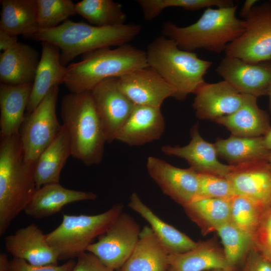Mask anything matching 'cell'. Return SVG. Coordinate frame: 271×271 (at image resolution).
Masks as SVG:
<instances>
[{"mask_svg": "<svg viewBox=\"0 0 271 271\" xmlns=\"http://www.w3.org/2000/svg\"><path fill=\"white\" fill-rule=\"evenodd\" d=\"M249 253L244 271H271V261L264 257L254 247Z\"/></svg>", "mask_w": 271, "mask_h": 271, "instance_id": "obj_40", "label": "cell"}, {"mask_svg": "<svg viewBox=\"0 0 271 271\" xmlns=\"http://www.w3.org/2000/svg\"><path fill=\"white\" fill-rule=\"evenodd\" d=\"M218 156L234 166H245L267 162L270 152L263 137L246 138L231 136L217 139L214 143Z\"/></svg>", "mask_w": 271, "mask_h": 271, "instance_id": "obj_26", "label": "cell"}, {"mask_svg": "<svg viewBox=\"0 0 271 271\" xmlns=\"http://www.w3.org/2000/svg\"><path fill=\"white\" fill-rule=\"evenodd\" d=\"M210 271H233L232 269H216Z\"/></svg>", "mask_w": 271, "mask_h": 271, "instance_id": "obj_47", "label": "cell"}, {"mask_svg": "<svg viewBox=\"0 0 271 271\" xmlns=\"http://www.w3.org/2000/svg\"><path fill=\"white\" fill-rule=\"evenodd\" d=\"M244 20V32L227 46L225 56L252 63L271 61V2L255 5Z\"/></svg>", "mask_w": 271, "mask_h": 271, "instance_id": "obj_9", "label": "cell"}, {"mask_svg": "<svg viewBox=\"0 0 271 271\" xmlns=\"http://www.w3.org/2000/svg\"><path fill=\"white\" fill-rule=\"evenodd\" d=\"M58 86L53 87L36 108L26 114L19 131L24 161L34 164L61 130L56 115Z\"/></svg>", "mask_w": 271, "mask_h": 271, "instance_id": "obj_8", "label": "cell"}, {"mask_svg": "<svg viewBox=\"0 0 271 271\" xmlns=\"http://www.w3.org/2000/svg\"><path fill=\"white\" fill-rule=\"evenodd\" d=\"M265 209L252 200L236 195L230 199V221L253 238Z\"/></svg>", "mask_w": 271, "mask_h": 271, "instance_id": "obj_34", "label": "cell"}, {"mask_svg": "<svg viewBox=\"0 0 271 271\" xmlns=\"http://www.w3.org/2000/svg\"><path fill=\"white\" fill-rule=\"evenodd\" d=\"M170 266L177 271H206L232 269L223 251L209 241L197 242L193 249L183 253H170Z\"/></svg>", "mask_w": 271, "mask_h": 271, "instance_id": "obj_27", "label": "cell"}, {"mask_svg": "<svg viewBox=\"0 0 271 271\" xmlns=\"http://www.w3.org/2000/svg\"><path fill=\"white\" fill-rule=\"evenodd\" d=\"M237 6L206 9L194 23L179 27L171 22L162 27L163 36L175 41L182 50L193 52L203 49L219 53L241 36L244 20L236 16Z\"/></svg>", "mask_w": 271, "mask_h": 271, "instance_id": "obj_2", "label": "cell"}, {"mask_svg": "<svg viewBox=\"0 0 271 271\" xmlns=\"http://www.w3.org/2000/svg\"><path fill=\"white\" fill-rule=\"evenodd\" d=\"M165 126L160 108L135 105L115 140L131 146L143 145L160 139Z\"/></svg>", "mask_w": 271, "mask_h": 271, "instance_id": "obj_18", "label": "cell"}, {"mask_svg": "<svg viewBox=\"0 0 271 271\" xmlns=\"http://www.w3.org/2000/svg\"><path fill=\"white\" fill-rule=\"evenodd\" d=\"M71 271H114L105 266L96 256L85 251L77 257Z\"/></svg>", "mask_w": 271, "mask_h": 271, "instance_id": "obj_39", "label": "cell"}, {"mask_svg": "<svg viewBox=\"0 0 271 271\" xmlns=\"http://www.w3.org/2000/svg\"><path fill=\"white\" fill-rule=\"evenodd\" d=\"M123 205H114L99 214H63L60 225L46 234L49 244L58 253L59 260L78 257L87 251L96 237L103 234L118 215Z\"/></svg>", "mask_w": 271, "mask_h": 271, "instance_id": "obj_7", "label": "cell"}, {"mask_svg": "<svg viewBox=\"0 0 271 271\" xmlns=\"http://www.w3.org/2000/svg\"><path fill=\"white\" fill-rule=\"evenodd\" d=\"M167 271H177V270H176L175 269H174L172 268V267H171V269H170V270L168 269Z\"/></svg>", "mask_w": 271, "mask_h": 271, "instance_id": "obj_48", "label": "cell"}, {"mask_svg": "<svg viewBox=\"0 0 271 271\" xmlns=\"http://www.w3.org/2000/svg\"><path fill=\"white\" fill-rule=\"evenodd\" d=\"M118 84L135 105L160 108L166 99L176 95L175 90L150 66L120 77Z\"/></svg>", "mask_w": 271, "mask_h": 271, "instance_id": "obj_15", "label": "cell"}, {"mask_svg": "<svg viewBox=\"0 0 271 271\" xmlns=\"http://www.w3.org/2000/svg\"><path fill=\"white\" fill-rule=\"evenodd\" d=\"M267 95L269 97L268 107H269V111L271 113V82L269 85V88Z\"/></svg>", "mask_w": 271, "mask_h": 271, "instance_id": "obj_45", "label": "cell"}, {"mask_svg": "<svg viewBox=\"0 0 271 271\" xmlns=\"http://www.w3.org/2000/svg\"><path fill=\"white\" fill-rule=\"evenodd\" d=\"M264 142L266 148L271 150V128L267 133L263 136Z\"/></svg>", "mask_w": 271, "mask_h": 271, "instance_id": "obj_44", "label": "cell"}, {"mask_svg": "<svg viewBox=\"0 0 271 271\" xmlns=\"http://www.w3.org/2000/svg\"><path fill=\"white\" fill-rule=\"evenodd\" d=\"M42 53L29 100L27 114L32 112L55 86L64 83L66 67L61 62L60 50L55 45L41 42Z\"/></svg>", "mask_w": 271, "mask_h": 271, "instance_id": "obj_21", "label": "cell"}, {"mask_svg": "<svg viewBox=\"0 0 271 271\" xmlns=\"http://www.w3.org/2000/svg\"><path fill=\"white\" fill-rule=\"evenodd\" d=\"M141 231L137 221L122 212L98 240L89 245L86 251L94 254L108 267L120 269L133 251Z\"/></svg>", "mask_w": 271, "mask_h": 271, "instance_id": "obj_10", "label": "cell"}, {"mask_svg": "<svg viewBox=\"0 0 271 271\" xmlns=\"http://www.w3.org/2000/svg\"><path fill=\"white\" fill-rule=\"evenodd\" d=\"M61 116L68 134L71 156L86 166L100 164L106 141L91 91L64 95Z\"/></svg>", "mask_w": 271, "mask_h": 271, "instance_id": "obj_4", "label": "cell"}, {"mask_svg": "<svg viewBox=\"0 0 271 271\" xmlns=\"http://www.w3.org/2000/svg\"><path fill=\"white\" fill-rule=\"evenodd\" d=\"M34 164L24 160L19 133L1 139L0 235L26 207L37 189Z\"/></svg>", "mask_w": 271, "mask_h": 271, "instance_id": "obj_3", "label": "cell"}, {"mask_svg": "<svg viewBox=\"0 0 271 271\" xmlns=\"http://www.w3.org/2000/svg\"><path fill=\"white\" fill-rule=\"evenodd\" d=\"M0 30L26 38L39 30L36 0H1Z\"/></svg>", "mask_w": 271, "mask_h": 271, "instance_id": "obj_30", "label": "cell"}, {"mask_svg": "<svg viewBox=\"0 0 271 271\" xmlns=\"http://www.w3.org/2000/svg\"><path fill=\"white\" fill-rule=\"evenodd\" d=\"M148 173L162 192L183 207L195 198L198 173L191 168L181 169L156 157H148Z\"/></svg>", "mask_w": 271, "mask_h": 271, "instance_id": "obj_13", "label": "cell"}, {"mask_svg": "<svg viewBox=\"0 0 271 271\" xmlns=\"http://www.w3.org/2000/svg\"><path fill=\"white\" fill-rule=\"evenodd\" d=\"M148 66L146 51L128 44L102 48L84 54L80 61L69 64L64 83L70 92L91 91L106 78H119Z\"/></svg>", "mask_w": 271, "mask_h": 271, "instance_id": "obj_5", "label": "cell"}, {"mask_svg": "<svg viewBox=\"0 0 271 271\" xmlns=\"http://www.w3.org/2000/svg\"><path fill=\"white\" fill-rule=\"evenodd\" d=\"M188 217L204 233L215 231L230 220V200L206 198L195 200L183 206Z\"/></svg>", "mask_w": 271, "mask_h": 271, "instance_id": "obj_31", "label": "cell"}, {"mask_svg": "<svg viewBox=\"0 0 271 271\" xmlns=\"http://www.w3.org/2000/svg\"><path fill=\"white\" fill-rule=\"evenodd\" d=\"M194 94L192 106L196 116L214 121L237 111L251 96L240 93L225 80L205 82Z\"/></svg>", "mask_w": 271, "mask_h": 271, "instance_id": "obj_14", "label": "cell"}, {"mask_svg": "<svg viewBox=\"0 0 271 271\" xmlns=\"http://www.w3.org/2000/svg\"><path fill=\"white\" fill-rule=\"evenodd\" d=\"M75 263L70 260L61 265H34L24 260L14 258L11 260L9 271H71Z\"/></svg>", "mask_w": 271, "mask_h": 271, "instance_id": "obj_38", "label": "cell"}, {"mask_svg": "<svg viewBox=\"0 0 271 271\" xmlns=\"http://www.w3.org/2000/svg\"><path fill=\"white\" fill-rule=\"evenodd\" d=\"M33 85V83L22 85L0 83L1 139L19 133Z\"/></svg>", "mask_w": 271, "mask_h": 271, "instance_id": "obj_24", "label": "cell"}, {"mask_svg": "<svg viewBox=\"0 0 271 271\" xmlns=\"http://www.w3.org/2000/svg\"><path fill=\"white\" fill-rule=\"evenodd\" d=\"M128 206L149 223L155 234L170 253L185 252L196 246L197 242L156 215L136 192L130 195Z\"/></svg>", "mask_w": 271, "mask_h": 271, "instance_id": "obj_29", "label": "cell"}, {"mask_svg": "<svg viewBox=\"0 0 271 271\" xmlns=\"http://www.w3.org/2000/svg\"><path fill=\"white\" fill-rule=\"evenodd\" d=\"M75 10L90 24L98 27L123 25L127 19L121 5L112 0H82L75 4Z\"/></svg>", "mask_w": 271, "mask_h": 271, "instance_id": "obj_32", "label": "cell"}, {"mask_svg": "<svg viewBox=\"0 0 271 271\" xmlns=\"http://www.w3.org/2000/svg\"><path fill=\"white\" fill-rule=\"evenodd\" d=\"M141 29L138 24L98 27L68 19L57 27L39 29L26 38L49 42L58 47L61 62L65 66L81 54L127 44L139 35Z\"/></svg>", "mask_w": 271, "mask_h": 271, "instance_id": "obj_1", "label": "cell"}, {"mask_svg": "<svg viewBox=\"0 0 271 271\" xmlns=\"http://www.w3.org/2000/svg\"><path fill=\"white\" fill-rule=\"evenodd\" d=\"M91 92L106 142L111 143L116 140L135 104L120 90L118 77L104 79Z\"/></svg>", "mask_w": 271, "mask_h": 271, "instance_id": "obj_11", "label": "cell"}, {"mask_svg": "<svg viewBox=\"0 0 271 271\" xmlns=\"http://www.w3.org/2000/svg\"><path fill=\"white\" fill-rule=\"evenodd\" d=\"M169 252L150 226L141 231L131 255L119 271H167Z\"/></svg>", "mask_w": 271, "mask_h": 271, "instance_id": "obj_23", "label": "cell"}, {"mask_svg": "<svg viewBox=\"0 0 271 271\" xmlns=\"http://www.w3.org/2000/svg\"><path fill=\"white\" fill-rule=\"evenodd\" d=\"M214 121L226 127L232 136L239 137H263L271 128L268 114L252 95L237 111Z\"/></svg>", "mask_w": 271, "mask_h": 271, "instance_id": "obj_25", "label": "cell"}, {"mask_svg": "<svg viewBox=\"0 0 271 271\" xmlns=\"http://www.w3.org/2000/svg\"><path fill=\"white\" fill-rule=\"evenodd\" d=\"M70 156L71 150L69 136L63 125L57 137L35 163L34 176L37 189L46 184L59 183L61 171Z\"/></svg>", "mask_w": 271, "mask_h": 271, "instance_id": "obj_28", "label": "cell"}, {"mask_svg": "<svg viewBox=\"0 0 271 271\" xmlns=\"http://www.w3.org/2000/svg\"><path fill=\"white\" fill-rule=\"evenodd\" d=\"M41 56L33 47L18 42L0 55L1 83L22 85L33 83Z\"/></svg>", "mask_w": 271, "mask_h": 271, "instance_id": "obj_20", "label": "cell"}, {"mask_svg": "<svg viewBox=\"0 0 271 271\" xmlns=\"http://www.w3.org/2000/svg\"><path fill=\"white\" fill-rule=\"evenodd\" d=\"M37 21L39 29L59 26L76 13L75 4L71 0H36Z\"/></svg>", "mask_w": 271, "mask_h": 271, "instance_id": "obj_35", "label": "cell"}, {"mask_svg": "<svg viewBox=\"0 0 271 271\" xmlns=\"http://www.w3.org/2000/svg\"><path fill=\"white\" fill-rule=\"evenodd\" d=\"M253 241L254 248L271 261V207L264 211Z\"/></svg>", "mask_w": 271, "mask_h": 271, "instance_id": "obj_37", "label": "cell"}, {"mask_svg": "<svg viewBox=\"0 0 271 271\" xmlns=\"http://www.w3.org/2000/svg\"><path fill=\"white\" fill-rule=\"evenodd\" d=\"M216 71L241 93L257 98L267 95L271 82V61L252 63L225 56Z\"/></svg>", "mask_w": 271, "mask_h": 271, "instance_id": "obj_12", "label": "cell"}, {"mask_svg": "<svg viewBox=\"0 0 271 271\" xmlns=\"http://www.w3.org/2000/svg\"><path fill=\"white\" fill-rule=\"evenodd\" d=\"M146 53L149 66L175 90V98L179 100L195 93L205 82L204 77L212 64L193 52L181 49L175 41L164 36L151 42Z\"/></svg>", "mask_w": 271, "mask_h": 271, "instance_id": "obj_6", "label": "cell"}, {"mask_svg": "<svg viewBox=\"0 0 271 271\" xmlns=\"http://www.w3.org/2000/svg\"><path fill=\"white\" fill-rule=\"evenodd\" d=\"M257 1L256 0H246L245 1L241 9L240 16L244 18L247 17L249 13L251 11L253 7L256 5Z\"/></svg>", "mask_w": 271, "mask_h": 271, "instance_id": "obj_42", "label": "cell"}, {"mask_svg": "<svg viewBox=\"0 0 271 271\" xmlns=\"http://www.w3.org/2000/svg\"><path fill=\"white\" fill-rule=\"evenodd\" d=\"M270 207H271V206H270Z\"/></svg>", "mask_w": 271, "mask_h": 271, "instance_id": "obj_49", "label": "cell"}, {"mask_svg": "<svg viewBox=\"0 0 271 271\" xmlns=\"http://www.w3.org/2000/svg\"><path fill=\"white\" fill-rule=\"evenodd\" d=\"M11 265L10 261L6 254L1 252L0 253V271H9Z\"/></svg>", "mask_w": 271, "mask_h": 271, "instance_id": "obj_43", "label": "cell"}, {"mask_svg": "<svg viewBox=\"0 0 271 271\" xmlns=\"http://www.w3.org/2000/svg\"><path fill=\"white\" fill-rule=\"evenodd\" d=\"M267 163L268 167L271 170V150H270V152H269V154L267 158Z\"/></svg>", "mask_w": 271, "mask_h": 271, "instance_id": "obj_46", "label": "cell"}, {"mask_svg": "<svg viewBox=\"0 0 271 271\" xmlns=\"http://www.w3.org/2000/svg\"><path fill=\"white\" fill-rule=\"evenodd\" d=\"M96 194L66 188L59 183H51L38 188L26 207L25 213L36 219L52 216L72 202L94 200Z\"/></svg>", "mask_w": 271, "mask_h": 271, "instance_id": "obj_22", "label": "cell"}, {"mask_svg": "<svg viewBox=\"0 0 271 271\" xmlns=\"http://www.w3.org/2000/svg\"><path fill=\"white\" fill-rule=\"evenodd\" d=\"M198 190L193 200L206 198L230 200L236 195L231 183L226 177L198 173Z\"/></svg>", "mask_w": 271, "mask_h": 271, "instance_id": "obj_36", "label": "cell"}, {"mask_svg": "<svg viewBox=\"0 0 271 271\" xmlns=\"http://www.w3.org/2000/svg\"><path fill=\"white\" fill-rule=\"evenodd\" d=\"M6 250L14 258L34 265L57 264L58 253L48 243L46 234L34 223L5 238Z\"/></svg>", "mask_w": 271, "mask_h": 271, "instance_id": "obj_17", "label": "cell"}, {"mask_svg": "<svg viewBox=\"0 0 271 271\" xmlns=\"http://www.w3.org/2000/svg\"><path fill=\"white\" fill-rule=\"evenodd\" d=\"M191 140L184 146H164L163 153L185 159L190 168L198 173H206L222 177L228 176L234 169L230 165H225L218 159L214 144L205 141L200 135L198 124L190 130Z\"/></svg>", "mask_w": 271, "mask_h": 271, "instance_id": "obj_16", "label": "cell"}, {"mask_svg": "<svg viewBox=\"0 0 271 271\" xmlns=\"http://www.w3.org/2000/svg\"><path fill=\"white\" fill-rule=\"evenodd\" d=\"M17 36L0 30V50L6 51L18 43Z\"/></svg>", "mask_w": 271, "mask_h": 271, "instance_id": "obj_41", "label": "cell"}, {"mask_svg": "<svg viewBox=\"0 0 271 271\" xmlns=\"http://www.w3.org/2000/svg\"><path fill=\"white\" fill-rule=\"evenodd\" d=\"M234 167L226 178L236 194L252 200L265 210L270 207L271 170L267 162Z\"/></svg>", "mask_w": 271, "mask_h": 271, "instance_id": "obj_19", "label": "cell"}, {"mask_svg": "<svg viewBox=\"0 0 271 271\" xmlns=\"http://www.w3.org/2000/svg\"><path fill=\"white\" fill-rule=\"evenodd\" d=\"M215 231L221 238L226 259L232 268L247 255L254 246L253 237L230 221L219 226Z\"/></svg>", "mask_w": 271, "mask_h": 271, "instance_id": "obj_33", "label": "cell"}]
</instances>
